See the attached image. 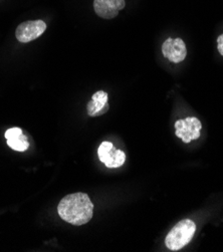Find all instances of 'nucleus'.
Here are the masks:
<instances>
[{
	"label": "nucleus",
	"instance_id": "obj_5",
	"mask_svg": "<svg viewBox=\"0 0 223 252\" xmlns=\"http://www.w3.org/2000/svg\"><path fill=\"white\" fill-rule=\"evenodd\" d=\"M46 30V24L42 20H31L18 25L15 36L19 42L28 43L38 38Z\"/></svg>",
	"mask_w": 223,
	"mask_h": 252
},
{
	"label": "nucleus",
	"instance_id": "obj_7",
	"mask_svg": "<svg viewBox=\"0 0 223 252\" xmlns=\"http://www.w3.org/2000/svg\"><path fill=\"white\" fill-rule=\"evenodd\" d=\"M125 4V0H95L94 9L100 17L113 19L124 9Z\"/></svg>",
	"mask_w": 223,
	"mask_h": 252
},
{
	"label": "nucleus",
	"instance_id": "obj_9",
	"mask_svg": "<svg viewBox=\"0 0 223 252\" xmlns=\"http://www.w3.org/2000/svg\"><path fill=\"white\" fill-rule=\"evenodd\" d=\"M7 145L17 152H24L30 147L28 138L23 135L21 129L11 128L5 132Z\"/></svg>",
	"mask_w": 223,
	"mask_h": 252
},
{
	"label": "nucleus",
	"instance_id": "obj_6",
	"mask_svg": "<svg viewBox=\"0 0 223 252\" xmlns=\"http://www.w3.org/2000/svg\"><path fill=\"white\" fill-rule=\"evenodd\" d=\"M163 56L172 63H181L187 56V49L184 41L181 38H168L162 45Z\"/></svg>",
	"mask_w": 223,
	"mask_h": 252
},
{
	"label": "nucleus",
	"instance_id": "obj_10",
	"mask_svg": "<svg viewBox=\"0 0 223 252\" xmlns=\"http://www.w3.org/2000/svg\"><path fill=\"white\" fill-rule=\"evenodd\" d=\"M217 48L219 54L223 57V33L217 38Z\"/></svg>",
	"mask_w": 223,
	"mask_h": 252
},
{
	"label": "nucleus",
	"instance_id": "obj_4",
	"mask_svg": "<svg viewBox=\"0 0 223 252\" xmlns=\"http://www.w3.org/2000/svg\"><path fill=\"white\" fill-rule=\"evenodd\" d=\"M175 128L176 136L184 143H190L200 137L202 125L197 118L188 117L185 120H178L175 123Z\"/></svg>",
	"mask_w": 223,
	"mask_h": 252
},
{
	"label": "nucleus",
	"instance_id": "obj_1",
	"mask_svg": "<svg viewBox=\"0 0 223 252\" xmlns=\"http://www.w3.org/2000/svg\"><path fill=\"white\" fill-rule=\"evenodd\" d=\"M60 217L76 226L87 224L93 218L94 205L88 194L72 193L64 197L58 206Z\"/></svg>",
	"mask_w": 223,
	"mask_h": 252
},
{
	"label": "nucleus",
	"instance_id": "obj_8",
	"mask_svg": "<svg viewBox=\"0 0 223 252\" xmlns=\"http://www.w3.org/2000/svg\"><path fill=\"white\" fill-rule=\"evenodd\" d=\"M87 110L90 117H97L105 114L109 110L108 94L104 91H98L94 94L92 100L88 103Z\"/></svg>",
	"mask_w": 223,
	"mask_h": 252
},
{
	"label": "nucleus",
	"instance_id": "obj_3",
	"mask_svg": "<svg viewBox=\"0 0 223 252\" xmlns=\"http://www.w3.org/2000/svg\"><path fill=\"white\" fill-rule=\"evenodd\" d=\"M100 161L108 168H119L126 161V154L122 150H117L111 142H103L97 150Z\"/></svg>",
	"mask_w": 223,
	"mask_h": 252
},
{
	"label": "nucleus",
	"instance_id": "obj_2",
	"mask_svg": "<svg viewBox=\"0 0 223 252\" xmlns=\"http://www.w3.org/2000/svg\"><path fill=\"white\" fill-rule=\"evenodd\" d=\"M196 231V225L191 219H184L178 222L165 238L168 249L177 251L186 246L193 238Z\"/></svg>",
	"mask_w": 223,
	"mask_h": 252
}]
</instances>
